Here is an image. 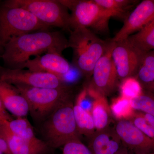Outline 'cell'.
Instances as JSON below:
<instances>
[{
	"instance_id": "9a60e30c",
	"label": "cell",
	"mask_w": 154,
	"mask_h": 154,
	"mask_svg": "<svg viewBox=\"0 0 154 154\" xmlns=\"http://www.w3.org/2000/svg\"><path fill=\"white\" fill-rule=\"evenodd\" d=\"M0 100L5 110L17 117H25L29 112L27 100L18 89L1 80Z\"/></svg>"
},
{
	"instance_id": "7a4b0ae2",
	"label": "cell",
	"mask_w": 154,
	"mask_h": 154,
	"mask_svg": "<svg viewBox=\"0 0 154 154\" xmlns=\"http://www.w3.org/2000/svg\"><path fill=\"white\" fill-rule=\"evenodd\" d=\"M68 42L73 53L74 66L87 76L92 75L95 64L105 53L109 43L87 28L72 30Z\"/></svg>"
},
{
	"instance_id": "7c38bea8",
	"label": "cell",
	"mask_w": 154,
	"mask_h": 154,
	"mask_svg": "<svg viewBox=\"0 0 154 154\" xmlns=\"http://www.w3.org/2000/svg\"><path fill=\"white\" fill-rule=\"evenodd\" d=\"M115 130L122 143L134 154H154V141L129 120L119 121Z\"/></svg>"
},
{
	"instance_id": "44dd1931",
	"label": "cell",
	"mask_w": 154,
	"mask_h": 154,
	"mask_svg": "<svg viewBox=\"0 0 154 154\" xmlns=\"http://www.w3.org/2000/svg\"><path fill=\"white\" fill-rule=\"evenodd\" d=\"M135 77L141 85L154 82V50L143 54Z\"/></svg>"
},
{
	"instance_id": "4316f807",
	"label": "cell",
	"mask_w": 154,
	"mask_h": 154,
	"mask_svg": "<svg viewBox=\"0 0 154 154\" xmlns=\"http://www.w3.org/2000/svg\"><path fill=\"white\" fill-rule=\"evenodd\" d=\"M62 154H92L88 147L80 140L72 141L63 146Z\"/></svg>"
},
{
	"instance_id": "277c9868",
	"label": "cell",
	"mask_w": 154,
	"mask_h": 154,
	"mask_svg": "<svg viewBox=\"0 0 154 154\" xmlns=\"http://www.w3.org/2000/svg\"><path fill=\"white\" fill-rule=\"evenodd\" d=\"M14 86L27 100L32 117L38 121H44L60 104L69 98V91L66 86L56 88L22 85Z\"/></svg>"
},
{
	"instance_id": "ffe728a7",
	"label": "cell",
	"mask_w": 154,
	"mask_h": 154,
	"mask_svg": "<svg viewBox=\"0 0 154 154\" xmlns=\"http://www.w3.org/2000/svg\"><path fill=\"white\" fill-rule=\"evenodd\" d=\"M73 111L79 134L91 137L96 131L92 115L76 105L73 106Z\"/></svg>"
},
{
	"instance_id": "5bb4252c",
	"label": "cell",
	"mask_w": 154,
	"mask_h": 154,
	"mask_svg": "<svg viewBox=\"0 0 154 154\" xmlns=\"http://www.w3.org/2000/svg\"><path fill=\"white\" fill-rule=\"evenodd\" d=\"M0 136L6 141L11 154H42L48 146L39 139L27 140L15 135L9 131L5 123L0 124Z\"/></svg>"
},
{
	"instance_id": "30bf717a",
	"label": "cell",
	"mask_w": 154,
	"mask_h": 154,
	"mask_svg": "<svg viewBox=\"0 0 154 154\" xmlns=\"http://www.w3.org/2000/svg\"><path fill=\"white\" fill-rule=\"evenodd\" d=\"M113 42L111 56L119 79L135 77L143 53L137 51L127 39Z\"/></svg>"
},
{
	"instance_id": "7402d4cb",
	"label": "cell",
	"mask_w": 154,
	"mask_h": 154,
	"mask_svg": "<svg viewBox=\"0 0 154 154\" xmlns=\"http://www.w3.org/2000/svg\"><path fill=\"white\" fill-rule=\"evenodd\" d=\"M110 107L112 115L119 121H130L136 112L130 100L121 96L113 99Z\"/></svg>"
},
{
	"instance_id": "ba28073f",
	"label": "cell",
	"mask_w": 154,
	"mask_h": 154,
	"mask_svg": "<svg viewBox=\"0 0 154 154\" xmlns=\"http://www.w3.org/2000/svg\"><path fill=\"white\" fill-rule=\"evenodd\" d=\"M0 80L14 86L22 85L34 88H48L65 86L57 76L53 74L24 69H10L1 65Z\"/></svg>"
},
{
	"instance_id": "d6986e66",
	"label": "cell",
	"mask_w": 154,
	"mask_h": 154,
	"mask_svg": "<svg viewBox=\"0 0 154 154\" xmlns=\"http://www.w3.org/2000/svg\"><path fill=\"white\" fill-rule=\"evenodd\" d=\"M6 126L13 134L24 139L34 140L38 139L33 127L27 119L17 117L5 122Z\"/></svg>"
},
{
	"instance_id": "e575fe53",
	"label": "cell",
	"mask_w": 154,
	"mask_h": 154,
	"mask_svg": "<svg viewBox=\"0 0 154 154\" xmlns=\"http://www.w3.org/2000/svg\"></svg>"
},
{
	"instance_id": "6da1fadb",
	"label": "cell",
	"mask_w": 154,
	"mask_h": 154,
	"mask_svg": "<svg viewBox=\"0 0 154 154\" xmlns=\"http://www.w3.org/2000/svg\"><path fill=\"white\" fill-rule=\"evenodd\" d=\"M1 57L6 67L22 69L32 56H39L43 52L61 54L69 48L68 39L59 31H36L15 36L4 46Z\"/></svg>"
},
{
	"instance_id": "484cf974",
	"label": "cell",
	"mask_w": 154,
	"mask_h": 154,
	"mask_svg": "<svg viewBox=\"0 0 154 154\" xmlns=\"http://www.w3.org/2000/svg\"><path fill=\"white\" fill-rule=\"evenodd\" d=\"M130 121L146 135L154 141V128L144 117L142 112L136 111L133 117Z\"/></svg>"
},
{
	"instance_id": "d4e9b609",
	"label": "cell",
	"mask_w": 154,
	"mask_h": 154,
	"mask_svg": "<svg viewBox=\"0 0 154 154\" xmlns=\"http://www.w3.org/2000/svg\"><path fill=\"white\" fill-rule=\"evenodd\" d=\"M119 91L121 96L131 100L140 96L143 90L138 80L135 77H131L122 80Z\"/></svg>"
},
{
	"instance_id": "d6a6232c",
	"label": "cell",
	"mask_w": 154,
	"mask_h": 154,
	"mask_svg": "<svg viewBox=\"0 0 154 154\" xmlns=\"http://www.w3.org/2000/svg\"><path fill=\"white\" fill-rule=\"evenodd\" d=\"M121 149H120V150L119 151L117 152L115 154H127L126 153V152L122 150Z\"/></svg>"
},
{
	"instance_id": "836d02e7",
	"label": "cell",
	"mask_w": 154,
	"mask_h": 154,
	"mask_svg": "<svg viewBox=\"0 0 154 154\" xmlns=\"http://www.w3.org/2000/svg\"><path fill=\"white\" fill-rule=\"evenodd\" d=\"M2 47H3L2 44V41H1V38H0V50Z\"/></svg>"
},
{
	"instance_id": "9c48e42d",
	"label": "cell",
	"mask_w": 154,
	"mask_h": 154,
	"mask_svg": "<svg viewBox=\"0 0 154 154\" xmlns=\"http://www.w3.org/2000/svg\"><path fill=\"white\" fill-rule=\"evenodd\" d=\"M113 44V42H109L105 53L94 67L92 81L88 85L105 97L114 91L119 79L111 56Z\"/></svg>"
},
{
	"instance_id": "ac0fdd59",
	"label": "cell",
	"mask_w": 154,
	"mask_h": 154,
	"mask_svg": "<svg viewBox=\"0 0 154 154\" xmlns=\"http://www.w3.org/2000/svg\"><path fill=\"white\" fill-rule=\"evenodd\" d=\"M91 115L96 131L109 127L112 114L105 96H100L95 100Z\"/></svg>"
},
{
	"instance_id": "e0dca14e",
	"label": "cell",
	"mask_w": 154,
	"mask_h": 154,
	"mask_svg": "<svg viewBox=\"0 0 154 154\" xmlns=\"http://www.w3.org/2000/svg\"><path fill=\"white\" fill-rule=\"evenodd\" d=\"M127 39L141 53L154 50V19Z\"/></svg>"
},
{
	"instance_id": "2e32d148",
	"label": "cell",
	"mask_w": 154,
	"mask_h": 154,
	"mask_svg": "<svg viewBox=\"0 0 154 154\" xmlns=\"http://www.w3.org/2000/svg\"><path fill=\"white\" fill-rule=\"evenodd\" d=\"M90 138L88 147L92 154H115L121 149V140L115 129L96 131Z\"/></svg>"
},
{
	"instance_id": "603a6c76",
	"label": "cell",
	"mask_w": 154,
	"mask_h": 154,
	"mask_svg": "<svg viewBox=\"0 0 154 154\" xmlns=\"http://www.w3.org/2000/svg\"><path fill=\"white\" fill-rule=\"evenodd\" d=\"M96 2L110 14L111 17L126 18L125 14L135 1L128 0H95Z\"/></svg>"
},
{
	"instance_id": "52a82bcc",
	"label": "cell",
	"mask_w": 154,
	"mask_h": 154,
	"mask_svg": "<svg viewBox=\"0 0 154 154\" xmlns=\"http://www.w3.org/2000/svg\"><path fill=\"white\" fill-rule=\"evenodd\" d=\"M3 6L18 7L28 10L48 27L71 31L70 15L68 9L56 0H8Z\"/></svg>"
},
{
	"instance_id": "5b68a950",
	"label": "cell",
	"mask_w": 154,
	"mask_h": 154,
	"mask_svg": "<svg viewBox=\"0 0 154 154\" xmlns=\"http://www.w3.org/2000/svg\"><path fill=\"white\" fill-rule=\"evenodd\" d=\"M49 28L25 9L3 5L0 9V38L3 47L13 37Z\"/></svg>"
},
{
	"instance_id": "8fae6325",
	"label": "cell",
	"mask_w": 154,
	"mask_h": 154,
	"mask_svg": "<svg viewBox=\"0 0 154 154\" xmlns=\"http://www.w3.org/2000/svg\"><path fill=\"white\" fill-rule=\"evenodd\" d=\"M153 19L154 0L143 1L125 19L122 27L111 41L117 42L125 40Z\"/></svg>"
},
{
	"instance_id": "8992f818",
	"label": "cell",
	"mask_w": 154,
	"mask_h": 154,
	"mask_svg": "<svg viewBox=\"0 0 154 154\" xmlns=\"http://www.w3.org/2000/svg\"><path fill=\"white\" fill-rule=\"evenodd\" d=\"M71 11V30L76 28H92L104 32L108 29L111 16L95 0H59Z\"/></svg>"
},
{
	"instance_id": "f1b7e54d",
	"label": "cell",
	"mask_w": 154,
	"mask_h": 154,
	"mask_svg": "<svg viewBox=\"0 0 154 154\" xmlns=\"http://www.w3.org/2000/svg\"><path fill=\"white\" fill-rule=\"evenodd\" d=\"M0 154H11L6 141L0 136Z\"/></svg>"
},
{
	"instance_id": "4dcf8cb0",
	"label": "cell",
	"mask_w": 154,
	"mask_h": 154,
	"mask_svg": "<svg viewBox=\"0 0 154 154\" xmlns=\"http://www.w3.org/2000/svg\"><path fill=\"white\" fill-rule=\"evenodd\" d=\"M0 114L5 116V117L10 119H13L12 117H11V116L10 115V114L7 112V110H5V107L3 106L1 100H0Z\"/></svg>"
},
{
	"instance_id": "3957f363",
	"label": "cell",
	"mask_w": 154,
	"mask_h": 154,
	"mask_svg": "<svg viewBox=\"0 0 154 154\" xmlns=\"http://www.w3.org/2000/svg\"><path fill=\"white\" fill-rule=\"evenodd\" d=\"M44 121L42 132L48 146L59 148L72 141L80 140L73 105L69 99L60 104Z\"/></svg>"
},
{
	"instance_id": "83f0119b",
	"label": "cell",
	"mask_w": 154,
	"mask_h": 154,
	"mask_svg": "<svg viewBox=\"0 0 154 154\" xmlns=\"http://www.w3.org/2000/svg\"><path fill=\"white\" fill-rule=\"evenodd\" d=\"M82 73L75 67H71L66 73L58 77L64 85L67 87L77 82L82 75Z\"/></svg>"
},
{
	"instance_id": "4fadbf2b",
	"label": "cell",
	"mask_w": 154,
	"mask_h": 154,
	"mask_svg": "<svg viewBox=\"0 0 154 154\" xmlns=\"http://www.w3.org/2000/svg\"><path fill=\"white\" fill-rule=\"evenodd\" d=\"M71 67L61 54L48 52L29 60L23 65L22 69L26 68L32 71L50 73L58 77L66 73Z\"/></svg>"
},
{
	"instance_id": "1f68e13d",
	"label": "cell",
	"mask_w": 154,
	"mask_h": 154,
	"mask_svg": "<svg viewBox=\"0 0 154 154\" xmlns=\"http://www.w3.org/2000/svg\"><path fill=\"white\" fill-rule=\"evenodd\" d=\"M12 119H10L5 117V116L0 114V124H3V123H5L6 122L10 121Z\"/></svg>"
},
{
	"instance_id": "cb8c5ba5",
	"label": "cell",
	"mask_w": 154,
	"mask_h": 154,
	"mask_svg": "<svg viewBox=\"0 0 154 154\" xmlns=\"http://www.w3.org/2000/svg\"><path fill=\"white\" fill-rule=\"evenodd\" d=\"M130 101L135 110L149 114L154 117V95L153 94L143 90L140 96Z\"/></svg>"
},
{
	"instance_id": "f546056e",
	"label": "cell",
	"mask_w": 154,
	"mask_h": 154,
	"mask_svg": "<svg viewBox=\"0 0 154 154\" xmlns=\"http://www.w3.org/2000/svg\"><path fill=\"white\" fill-rule=\"evenodd\" d=\"M142 86L143 90L154 95V82L146 85H142Z\"/></svg>"
}]
</instances>
